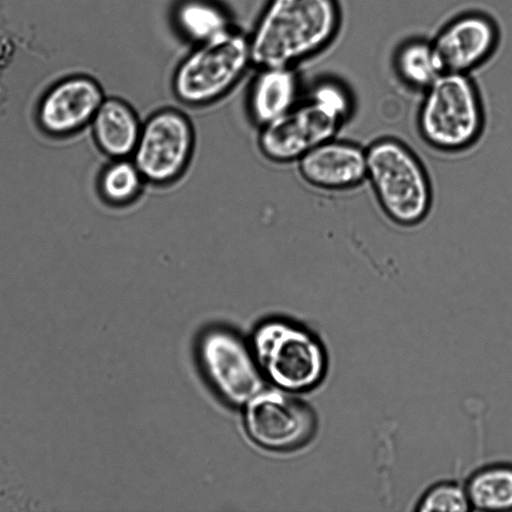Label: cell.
<instances>
[{
  "instance_id": "cell-1",
  "label": "cell",
  "mask_w": 512,
  "mask_h": 512,
  "mask_svg": "<svg viewBox=\"0 0 512 512\" xmlns=\"http://www.w3.org/2000/svg\"><path fill=\"white\" fill-rule=\"evenodd\" d=\"M339 0H268L249 37L252 65L294 67L337 37Z\"/></svg>"
},
{
  "instance_id": "cell-2",
  "label": "cell",
  "mask_w": 512,
  "mask_h": 512,
  "mask_svg": "<svg viewBox=\"0 0 512 512\" xmlns=\"http://www.w3.org/2000/svg\"><path fill=\"white\" fill-rule=\"evenodd\" d=\"M352 106L344 84L334 79L320 80L303 101L261 127L259 147L274 162L299 160L316 146L335 138Z\"/></svg>"
},
{
  "instance_id": "cell-3",
  "label": "cell",
  "mask_w": 512,
  "mask_h": 512,
  "mask_svg": "<svg viewBox=\"0 0 512 512\" xmlns=\"http://www.w3.org/2000/svg\"><path fill=\"white\" fill-rule=\"evenodd\" d=\"M249 344L263 378L278 389L303 393L319 386L326 377L324 345L294 322L279 318L261 322Z\"/></svg>"
},
{
  "instance_id": "cell-4",
  "label": "cell",
  "mask_w": 512,
  "mask_h": 512,
  "mask_svg": "<svg viewBox=\"0 0 512 512\" xmlns=\"http://www.w3.org/2000/svg\"><path fill=\"white\" fill-rule=\"evenodd\" d=\"M367 179L387 217L411 227L427 216L431 185L421 161L404 143L381 138L366 148Z\"/></svg>"
},
{
  "instance_id": "cell-5",
  "label": "cell",
  "mask_w": 512,
  "mask_h": 512,
  "mask_svg": "<svg viewBox=\"0 0 512 512\" xmlns=\"http://www.w3.org/2000/svg\"><path fill=\"white\" fill-rule=\"evenodd\" d=\"M423 94L417 122L429 146L457 152L477 141L484 126V112L470 74L444 72Z\"/></svg>"
},
{
  "instance_id": "cell-6",
  "label": "cell",
  "mask_w": 512,
  "mask_h": 512,
  "mask_svg": "<svg viewBox=\"0 0 512 512\" xmlns=\"http://www.w3.org/2000/svg\"><path fill=\"white\" fill-rule=\"evenodd\" d=\"M250 65L249 38L231 28L185 56L173 75V92L186 105L210 104L227 94Z\"/></svg>"
},
{
  "instance_id": "cell-7",
  "label": "cell",
  "mask_w": 512,
  "mask_h": 512,
  "mask_svg": "<svg viewBox=\"0 0 512 512\" xmlns=\"http://www.w3.org/2000/svg\"><path fill=\"white\" fill-rule=\"evenodd\" d=\"M197 358L213 390L233 406H244L264 389L250 344L229 328L211 327L198 339Z\"/></svg>"
},
{
  "instance_id": "cell-8",
  "label": "cell",
  "mask_w": 512,
  "mask_h": 512,
  "mask_svg": "<svg viewBox=\"0 0 512 512\" xmlns=\"http://www.w3.org/2000/svg\"><path fill=\"white\" fill-rule=\"evenodd\" d=\"M314 410L293 393L262 390L244 405V426L263 449L286 452L308 444L317 430Z\"/></svg>"
},
{
  "instance_id": "cell-9",
  "label": "cell",
  "mask_w": 512,
  "mask_h": 512,
  "mask_svg": "<svg viewBox=\"0 0 512 512\" xmlns=\"http://www.w3.org/2000/svg\"><path fill=\"white\" fill-rule=\"evenodd\" d=\"M195 136L189 118L172 108L156 111L142 123L132 160L145 182L171 184L186 170Z\"/></svg>"
},
{
  "instance_id": "cell-10",
  "label": "cell",
  "mask_w": 512,
  "mask_h": 512,
  "mask_svg": "<svg viewBox=\"0 0 512 512\" xmlns=\"http://www.w3.org/2000/svg\"><path fill=\"white\" fill-rule=\"evenodd\" d=\"M499 32L482 12L462 13L448 21L431 39L444 72L470 74L494 53Z\"/></svg>"
},
{
  "instance_id": "cell-11",
  "label": "cell",
  "mask_w": 512,
  "mask_h": 512,
  "mask_svg": "<svg viewBox=\"0 0 512 512\" xmlns=\"http://www.w3.org/2000/svg\"><path fill=\"white\" fill-rule=\"evenodd\" d=\"M104 99L95 79L87 75L68 76L44 93L38 105L37 121L51 136H68L91 123Z\"/></svg>"
},
{
  "instance_id": "cell-12",
  "label": "cell",
  "mask_w": 512,
  "mask_h": 512,
  "mask_svg": "<svg viewBox=\"0 0 512 512\" xmlns=\"http://www.w3.org/2000/svg\"><path fill=\"white\" fill-rule=\"evenodd\" d=\"M301 176L325 190H346L367 179L366 149L335 138L316 146L299 160Z\"/></svg>"
},
{
  "instance_id": "cell-13",
  "label": "cell",
  "mask_w": 512,
  "mask_h": 512,
  "mask_svg": "<svg viewBox=\"0 0 512 512\" xmlns=\"http://www.w3.org/2000/svg\"><path fill=\"white\" fill-rule=\"evenodd\" d=\"M298 91L293 67L260 68L248 100L252 120L261 128L282 117L298 103Z\"/></svg>"
},
{
  "instance_id": "cell-14",
  "label": "cell",
  "mask_w": 512,
  "mask_h": 512,
  "mask_svg": "<svg viewBox=\"0 0 512 512\" xmlns=\"http://www.w3.org/2000/svg\"><path fill=\"white\" fill-rule=\"evenodd\" d=\"M90 124L103 153L112 159L132 157L142 123L127 102L116 97L105 98Z\"/></svg>"
},
{
  "instance_id": "cell-15",
  "label": "cell",
  "mask_w": 512,
  "mask_h": 512,
  "mask_svg": "<svg viewBox=\"0 0 512 512\" xmlns=\"http://www.w3.org/2000/svg\"><path fill=\"white\" fill-rule=\"evenodd\" d=\"M393 65L403 84L422 92L444 73L432 41L423 38L402 43L396 49Z\"/></svg>"
},
{
  "instance_id": "cell-16",
  "label": "cell",
  "mask_w": 512,
  "mask_h": 512,
  "mask_svg": "<svg viewBox=\"0 0 512 512\" xmlns=\"http://www.w3.org/2000/svg\"><path fill=\"white\" fill-rule=\"evenodd\" d=\"M471 509L512 511V464H491L473 472L465 485Z\"/></svg>"
},
{
  "instance_id": "cell-17",
  "label": "cell",
  "mask_w": 512,
  "mask_h": 512,
  "mask_svg": "<svg viewBox=\"0 0 512 512\" xmlns=\"http://www.w3.org/2000/svg\"><path fill=\"white\" fill-rule=\"evenodd\" d=\"M180 32L196 44L209 41L229 31L232 26L225 11L208 0H185L176 10Z\"/></svg>"
},
{
  "instance_id": "cell-18",
  "label": "cell",
  "mask_w": 512,
  "mask_h": 512,
  "mask_svg": "<svg viewBox=\"0 0 512 512\" xmlns=\"http://www.w3.org/2000/svg\"><path fill=\"white\" fill-rule=\"evenodd\" d=\"M144 183L145 180L133 160L113 159L99 175L98 191L107 203L123 206L139 196Z\"/></svg>"
},
{
  "instance_id": "cell-19",
  "label": "cell",
  "mask_w": 512,
  "mask_h": 512,
  "mask_svg": "<svg viewBox=\"0 0 512 512\" xmlns=\"http://www.w3.org/2000/svg\"><path fill=\"white\" fill-rule=\"evenodd\" d=\"M420 512H466L471 505L465 486L456 481H441L429 487L416 504Z\"/></svg>"
}]
</instances>
